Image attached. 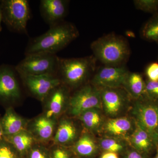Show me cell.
I'll use <instances>...</instances> for the list:
<instances>
[{
    "mask_svg": "<svg viewBox=\"0 0 158 158\" xmlns=\"http://www.w3.org/2000/svg\"><path fill=\"white\" fill-rule=\"evenodd\" d=\"M79 36L78 30L73 23L62 22L50 27L42 35L31 38L26 47L25 55L38 53L56 55Z\"/></svg>",
    "mask_w": 158,
    "mask_h": 158,
    "instance_id": "cell-1",
    "label": "cell"
},
{
    "mask_svg": "<svg viewBox=\"0 0 158 158\" xmlns=\"http://www.w3.org/2000/svg\"><path fill=\"white\" fill-rule=\"evenodd\" d=\"M90 49L97 61L107 66L124 65L131 54L127 40L113 33L94 40L90 44Z\"/></svg>",
    "mask_w": 158,
    "mask_h": 158,
    "instance_id": "cell-2",
    "label": "cell"
},
{
    "mask_svg": "<svg viewBox=\"0 0 158 158\" xmlns=\"http://www.w3.org/2000/svg\"><path fill=\"white\" fill-rule=\"evenodd\" d=\"M97 60L93 55L82 58H60L57 77L70 90L84 86L94 73Z\"/></svg>",
    "mask_w": 158,
    "mask_h": 158,
    "instance_id": "cell-3",
    "label": "cell"
},
{
    "mask_svg": "<svg viewBox=\"0 0 158 158\" xmlns=\"http://www.w3.org/2000/svg\"><path fill=\"white\" fill-rule=\"evenodd\" d=\"M130 116L152 138L158 146V101L143 97L133 100Z\"/></svg>",
    "mask_w": 158,
    "mask_h": 158,
    "instance_id": "cell-4",
    "label": "cell"
},
{
    "mask_svg": "<svg viewBox=\"0 0 158 158\" xmlns=\"http://www.w3.org/2000/svg\"><path fill=\"white\" fill-rule=\"evenodd\" d=\"M2 21L10 31L27 34V25L31 17L29 1L3 0L1 1Z\"/></svg>",
    "mask_w": 158,
    "mask_h": 158,
    "instance_id": "cell-5",
    "label": "cell"
},
{
    "mask_svg": "<svg viewBox=\"0 0 158 158\" xmlns=\"http://www.w3.org/2000/svg\"><path fill=\"white\" fill-rule=\"evenodd\" d=\"M60 58L56 54L38 53L25 56L15 67L19 76H56Z\"/></svg>",
    "mask_w": 158,
    "mask_h": 158,
    "instance_id": "cell-6",
    "label": "cell"
},
{
    "mask_svg": "<svg viewBox=\"0 0 158 158\" xmlns=\"http://www.w3.org/2000/svg\"><path fill=\"white\" fill-rule=\"evenodd\" d=\"M102 109L107 118L126 116L133 100L123 88H101Z\"/></svg>",
    "mask_w": 158,
    "mask_h": 158,
    "instance_id": "cell-7",
    "label": "cell"
},
{
    "mask_svg": "<svg viewBox=\"0 0 158 158\" xmlns=\"http://www.w3.org/2000/svg\"><path fill=\"white\" fill-rule=\"evenodd\" d=\"M67 108L70 115L74 117L90 109H102L100 88L90 83L82 86L71 95Z\"/></svg>",
    "mask_w": 158,
    "mask_h": 158,
    "instance_id": "cell-8",
    "label": "cell"
},
{
    "mask_svg": "<svg viewBox=\"0 0 158 158\" xmlns=\"http://www.w3.org/2000/svg\"><path fill=\"white\" fill-rule=\"evenodd\" d=\"M129 73L125 65H103L94 72L90 83L100 88H123Z\"/></svg>",
    "mask_w": 158,
    "mask_h": 158,
    "instance_id": "cell-9",
    "label": "cell"
},
{
    "mask_svg": "<svg viewBox=\"0 0 158 158\" xmlns=\"http://www.w3.org/2000/svg\"><path fill=\"white\" fill-rule=\"evenodd\" d=\"M24 85L35 98L43 101L54 89L61 84L56 76H20Z\"/></svg>",
    "mask_w": 158,
    "mask_h": 158,
    "instance_id": "cell-10",
    "label": "cell"
},
{
    "mask_svg": "<svg viewBox=\"0 0 158 158\" xmlns=\"http://www.w3.org/2000/svg\"><path fill=\"white\" fill-rule=\"evenodd\" d=\"M17 71L9 65L0 66V100L15 101L20 98L21 90L16 77Z\"/></svg>",
    "mask_w": 158,
    "mask_h": 158,
    "instance_id": "cell-11",
    "label": "cell"
},
{
    "mask_svg": "<svg viewBox=\"0 0 158 158\" xmlns=\"http://www.w3.org/2000/svg\"><path fill=\"white\" fill-rule=\"evenodd\" d=\"M70 90L61 83L49 94L43 101L45 103L44 116L55 119L62 114L68 106Z\"/></svg>",
    "mask_w": 158,
    "mask_h": 158,
    "instance_id": "cell-12",
    "label": "cell"
},
{
    "mask_svg": "<svg viewBox=\"0 0 158 158\" xmlns=\"http://www.w3.org/2000/svg\"><path fill=\"white\" fill-rule=\"evenodd\" d=\"M135 127V119L129 115L107 118L100 134L102 136L114 137L127 141Z\"/></svg>",
    "mask_w": 158,
    "mask_h": 158,
    "instance_id": "cell-13",
    "label": "cell"
},
{
    "mask_svg": "<svg viewBox=\"0 0 158 158\" xmlns=\"http://www.w3.org/2000/svg\"><path fill=\"white\" fill-rule=\"evenodd\" d=\"M69 1L66 0H41L40 11L41 17L50 27L64 21L67 15Z\"/></svg>",
    "mask_w": 158,
    "mask_h": 158,
    "instance_id": "cell-14",
    "label": "cell"
},
{
    "mask_svg": "<svg viewBox=\"0 0 158 158\" xmlns=\"http://www.w3.org/2000/svg\"><path fill=\"white\" fill-rule=\"evenodd\" d=\"M79 132L73 121L70 118H63L60 121L54 136L55 144L66 147L75 143L79 138Z\"/></svg>",
    "mask_w": 158,
    "mask_h": 158,
    "instance_id": "cell-15",
    "label": "cell"
},
{
    "mask_svg": "<svg viewBox=\"0 0 158 158\" xmlns=\"http://www.w3.org/2000/svg\"><path fill=\"white\" fill-rule=\"evenodd\" d=\"M127 141L131 147L148 156L156 148L153 140L148 133L136 122L135 128Z\"/></svg>",
    "mask_w": 158,
    "mask_h": 158,
    "instance_id": "cell-16",
    "label": "cell"
},
{
    "mask_svg": "<svg viewBox=\"0 0 158 158\" xmlns=\"http://www.w3.org/2000/svg\"><path fill=\"white\" fill-rule=\"evenodd\" d=\"M27 123V122L19 115L13 108H8L0 120V126L4 137H10L26 130Z\"/></svg>",
    "mask_w": 158,
    "mask_h": 158,
    "instance_id": "cell-17",
    "label": "cell"
},
{
    "mask_svg": "<svg viewBox=\"0 0 158 158\" xmlns=\"http://www.w3.org/2000/svg\"><path fill=\"white\" fill-rule=\"evenodd\" d=\"M78 118L86 131L93 135L100 134L107 117L102 109L93 108L80 114Z\"/></svg>",
    "mask_w": 158,
    "mask_h": 158,
    "instance_id": "cell-18",
    "label": "cell"
},
{
    "mask_svg": "<svg viewBox=\"0 0 158 158\" xmlns=\"http://www.w3.org/2000/svg\"><path fill=\"white\" fill-rule=\"evenodd\" d=\"M56 126V120L44 116L34 119L28 130L35 140L42 142L49 141L53 135Z\"/></svg>",
    "mask_w": 158,
    "mask_h": 158,
    "instance_id": "cell-19",
    "label": "cell"
},
{
    "mask_svg": "<svg viewBox=\"0 0 158 158\" xmlns=\"http://www.w3.org/2000/svg\"><path fill=\"white\" fill-rule=\"evenodd\" d=\"M98 148V140L93 134L86 131L79 137L72 149L79 157L89 158L94 156Z\"/></svg>",
    "mask_w": 158,
    "mask_h": 158,
    "instance_id": "cell-20",
    "label": "cell"
},
{
    "mask_svg": "<svg viewBox=\"0 0 158 158\" xmlns=\"http://www.w3.org/2000/svg\"><path fill=\"white\" fill-rule=\"evenodd\" d=\"M123 88L133 100H136L144 96L145 81L141 74L129 72Z\"/></svg>",
    "mask_w": 158,
    "mask_h": 158,
    "instance_id": "cell-21",
    "label": "cell"
},
{
    "mask_svg": "<svg viewBox=\"0 0 158 158\" xmlns=\"http://www.w3.org/2000/svg\"><path fill=\"white\" fill-rule=\"evenodd\" d=\"M4 139L12 144L24 158L34 145L35 140L33 135L27 129L10 137H4Z\"/></svg>",
    "mask_w": 158,
    "mask_h": 158,
    "instance_id": "cell-22",
    "label": "cell"
},
{
    "mask_svg": "<svg viewBox=\"0 0 158 158\" xmlns=\"http://www.w3.org/2000/svg\"><path fill=\"white\" fill-rule=\"evenodd\" d=\"M97 140L99 148L104 152L120 153L126 152L130 146L127 141L114 137L102 136Z\"/></svg>",
    "mask_w": 158,
    "mask_h": 158,
    "instance_id": "cell-23",
    "label": "cell"
},
{
    "mask_svg": "<svg viewBox=\"0 0 158 158\" xmlns=\"http://www.w3.org/2000/svg\"><path fill=\"white\" fill-rule=\"evenodd\" d=\"M141 35L148 41L158 42V16L154 15L144 24L141 29Z\"/></svg>",
    "mask_w": 158,
    "mask_h": 158,
    "instance_id": "cell-24",
    "label": "cell"
},
{
    "mask_svg": "<svg viewBox=\"0 0 158 158\" xmlns=\"http://www.w3.org/2000/svg\"><path fill=\"white\" fill-rule=\"evenodd\" d=\"M134 3L138 10L153 13L154 15L158 12V0H135Z\"/></svg>",
    "mask_w": 158,
    "mask_h": 158,
    "instance_id": "cell-25",
    "label": "cell"
},
{
    "mask_svg": "<svg viewBox=\"0 0 158 158\" xmlns=\"http://www.w3.org/2000/svg\"><path fill=\"white\" fill-rule=\"evenodd\" d=\"M0 158H24L12 144L4 139L0 142Z\"/></svg>",
    "mask_w": 158,
    "mask_h": 158,
    "instance_id": "cell-26",
    "label": "cell"
},
{
    "mask_svg": "<svg viewBox=\"0 0 158 158\" xmlns=\"http://www.w3.org/2000/svg\"><path fill=\"white\" fill-rule=\"evenodd\" d=\"M26 158H52L50 150L42 145L34 144Z\"/></svg>",
    "mask_w": 158,
    "mask_h": 158,
    "instance_id": "cell-27",
    "label": "cell"
},
{
    "mask_svg": "<svg viewBox=\"0 0 158 158\" xmlns=\"http://www.w3.org/2000/svg\"><path fill=\"white\" fill-rule=\"evenodd\" d=\"M52 158H77V156L72 149H69L65 146L56 145L50 150Z\"/></svg>",
    "mask_w": 158,
    "mask_h": 158,
    "instance_id": "cell-28",
    "label": "cell"
},
{
    "mask_svg": "<svg viewBox=\"0 0 158 158\" xmlns=\"http://www.w3.org/2000/svg\"><path fill=\"white\" fill-rule=\"evenodd\" d=\"M145 81L144 97L158 101V82L147 80Z\"/></svg>",
    "mask_w": 158,
    "mask_h": 158,
    "instance_id": "cell-29",
    "label": "cell"
},
{
    "mask_svg": "<svg viewBox=\"0 0 158 158\" xmlns=\"http://www.w3.org/2000/svg\"><path fill=\"white\" fill-rule=\"evenodd\" d=\"M145 74L148 80L158 82V62H152L148 65L145 69Z\"/></svg>",
    "mask_w": 158,
    "mask_h": 158,
    "instance_id": "cell-30",
    "label": "cell"
},
{
    "mask_svg": "<svg viewBox=\"0 0 158 158\" xmlns=\"http://www.w3.org/2000/svg\"><path fill=\"white\" fill-rule=\"evenodd\" d=\"M124 158H149V156L131 148V149H127Z\"/></svg>",
    "mask_w": 158,
    "mask_h": 158,
    "instance_id": "cell-31",
    "label": "cell"
},
{
    "mask_svg": "<svg viewBox=\"0 0 158 158\" xmlns=\"http://www.w3.org/2000/svg\"><path fill=\"white\" fill-rule=\"evenodd\" d=\"M100 158H119L118 154L110 152H104Z\"/></svg>",
    "mask_w": 158,
    "mask_h": 158,
    "instance_id": "cell-32",
    "label": "cell"
},
{
    "mask_svg": "<svg viewBox=\"0 0 158 158\" xmlns=\"http://www.w3.org/2000/svg\"><path fill=\"white\" fill-rule=\"evenodd\" d=\"M2 9L1 7V1H0V32L2 31Z\"/></svg>",
    "mask_w": 158,
    "mask_h": 158,
    "instance_id": "cell-33",
    "label": "cell"
},
{
    "mask_svg": "<svg viewBox=\"0 0 158 158\" xmlns=\"http://www.w3.org/2000/svg\"><path fill=\"white\" fill-rule=\"evenodd\" d=\"M4 139V136L3 135L2 130V129L1 126H0V142L3 141Z\"/></svg>",
    "mask_w": 158,
    "mask_h": 158,
    "instance_id": "cell-34",
    "label": "cell"
},
{
    "mask_svg": "<svg viewBox=\"0 0 158 158\" xmlns=\"http://www.w3.org/2000/svg\"><path fill=\"white\" fill-rule=\"evenodd\" d=\"M156 155L154 158H158V146L156 148Z\"/></svg>",
    "mask_w": 158,
    "mask_h": 158,
    "instance_id": "cell-35",
    "label": "cell"
},
{
    "mask_svg": "<svg viewBox=\"0 0 158 158\" xmlns=\"http://www.w3.org/2000/svg\"><path fill=\"white\" fill-rule=\"evenodd\" d=\"M154 15H157V16H158V12H157V13H156V14Z\"/></svg>",
    "mask_w": 158,
    "mask_h": 158,
    "instance_id": "cell-36",
    "label": "cell"
},
{
    "mask_svg": "<svg viewBox=\"0 0 158 158\" xmlns=\"http://www.w3.org/2000/svg\"><path fill=\"white\" fill-rule=\"evenodd\" d=\"M158 43V42H157Z\"/></svg>",
    "mask_w": 158,
    "mask_h": 158,
    "instance_id": "cell-37",
    "label": "cell"
}]
</instances>
